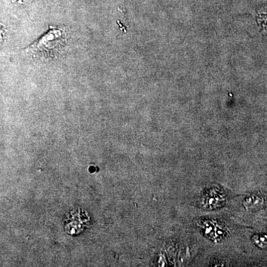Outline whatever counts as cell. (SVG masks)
<instances>
[{
    "mask_svg": "<svg viewBox=\"0 0 267 267\" xmlns=\"http://www.w3.org/2000/svg\"><path fill=\"white\" fill-rule=\"evenodd\" d=\"M63 37L62 30L51 28L50 31L32 46V48L37 53H49L62 44Z\"/></svg>",
    "mask_w": 267,
    "mask_h": 267,
    "instance_id": "6da1fadb",
    "label": "cell"
}]
</instances>
